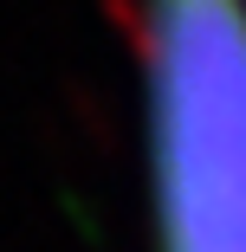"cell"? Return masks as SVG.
<instances>
[{
    "label": "cell",
    "mask_w": 246,
    "mask_h": 252,
    "mask_svg": "<svg viewBox=\"0 0 246 252\" xmlns=\"http://www.w3.org/2000/svg\"><path fill=\"white\" fill-rule=\"evenodd\" d=\"M149 252H246V0H130Z\"/></svg>",
    "instance_id": "1"
}]
</instances>
